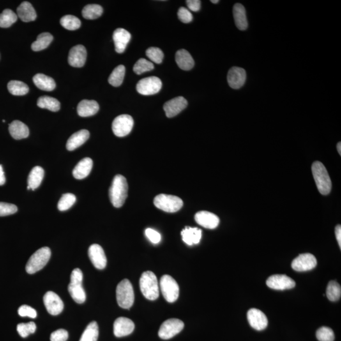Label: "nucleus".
I'll return each instance as SVG.
<instances>
[{
    "mask_svg": "<svg viewBox=\"0 0 341 341\" xmlns=\"http://www.w3.org/2000/svg\"><path fill=\"white\" fill-rule=\"evenodd\" d=\"M128 183L126 179L121 174L114 176L110 188L111 202L116 208L123 206L128 197Z\"/></svg>",
    "mask_w": 341,
    "mask_h": 341,
    "instance_id": "obj_1",
    "label": "nucleus"
},
{
    "mask_svg": "<svg viewBox=\"0 0 341 341\" xmlns=\"http://www.w3.org/2000/svg\"><path fill=\"white\" fill-rule=\"evenodd\" d=\"M312 170L319 192L323 195L329 194L332 189V181L325 166L319 161H316L312 165Z\"/></svg>",
    "mask_w": 341,
    "mask_h": 341,
    "instance_id": "obj_2",
    "label": "nucleus"
},
{
    "mask_svg": "<svg viewBox=\"0 0 341 341\" xmlns=\"http://www.w3.org/2000/svg\"><path fill=\"white\" fill-rule=\"evenodd\" d=\"M140 287L145 298L149 300H155L160 296L158 279L153 272L147 271L142 274Z\"/></svg>",
    "mask_w": 341,
    "mask_h": 341,
    "instance_id": "obj_3",
    "label": "nucleus"
},
{
    "mask_svg": "<svg viewBox=\"0 0 341 341\" xmlns=\"http://www.w3.org/2000/svg\"><path fill=\"white\" fill-rule=\"evenodd\" d=\"M83 274L79 269H75L71 274L70 283L68 289L71 298L76 303L82 304L86 299V294L82 287Z\"/></svg>",
    "mask_w": 341,
    "mask_h": 341,
    "instance_id": "obj_4",
    "label": "nucleus"
},
{
    "mask_svg": "<svg viewBox=\"0 0 341 341\" xmlns=\"http://www.w3.org/2000/svg\"><path fill=\"white\" fill-rule=\"evenodd\" d=\"M51 255V250L47 246L39 249L30 257L27 262L25 267L27 273L32 274L41 271L48 264Z\"/></svg>",
    "mask_w": 341,
    "mask_h": 341,
    "instance_id": "obj_5",
    "label": "nucleus"
},
{
    "mask_svg": "<svg viewBox=\"0 0 341 341\" xmlns=\"http://www.w3.org/2000/svg\"><path fill=\"white\" fill-rule=\"evenodd\" d=\"M134 291L130 281L128 280L121 281L116 287V299L118 305L124 309H129L134 303Z\"/></svg>",
    "mask_w": 341,
    "mask_h": 341,
    "instance_id": "obj_6",
    "label": "nucleus"
},
{
    "mask_svg": "<svg viewBox=\"0 0 341 341\" xmlns=\"http://www.w3.org/2000/svg\"><path fill=\"white\" fill-rule=\"evenodd\" d=\"M154 204L157 208L170 213L178 212L183 206V200L180 198L167 194L157 195L154 200Z\"/></svg>",
    "mask_w": 341,
    "mask_h": 341,
    "instance_id": "obj_7",
    "label": "nucleus"
},
{
    "mask_svg": "<svg viewBox=\"0 0 341 341\" xmlns=\"http://www.w3.org/2000/svg\"><path fill=\"white\" fill-rule=\"evenodd\" d=\"M160 287L164 298L168 302L173 303L178 298L179 285L171 276H163L161 279Z\"/></svg>",
    "mask_w": 341,
    "mask_h": 341,
    "instance_id": "obj_8",
    "label": "nucleus"
},
{
    "mask_svg": "<svg viewBox=\"0 0 341 341\" xmlns=\"http://www.w3.org/2000/svg\"><path fill=\"white\" fill-rule=\"evenodd\" d=\"M133 124H134V121H133V117L130 115H119L113 122V132L117 137H125L132 131Z\"/></svg>",
    "mask_w": 341,
    "mask_h": 341,
    "instance_id": "obj_9",
    "label": "nucleus"
},
{
    "mask_svg": "<svg viewBox=\"0 0 341 341\" xmlns=\"http://www.w3.org/2000/svg\"><path fill=\"white\" fill-rule=\"evenodd\" d=\"M136 88L138 93L142 95H154L161 91L162 82L160 78L156 77L144 78L137 83Z\"/></svg>",
    "mask_w": 341,
    "mask_h": 341,
    "instance_id": "obj_10",
    "label": "nucleus"
},
{
    "mask_svg": "<svg viewBox=\"0 0 341 341\" xmlns=\"http://www.w3.org/2000/svg\"><path fill=\"white\" fill-rule=\"evenodd\" d=\"M184 328V323L177 319H168L164 322L159 331V336L163 340H170L180 333Z\"/></svg>",
    "mask_w": 341,
    "mask_h": 341,
    "instance_id": "obj_11",
    "label": "nucleus"
},
{
    "mask_svg": "<svg viewBox=\"0 0 341 341\" xmlns=\"http://www.w3.org/2000/svg\"><path fill=\"white\" fill-rule=\"evenodd\" d=\"M317 264V260L314 255L311 253H303L293 260L291 267L294 271L305 272L312 270L316 267Z\"/></svg>",
    "mask_w": 341,
    "mask_h": 341,
    "instance_id": "obj_12",
    "label": "nucleus"
},
{
    "mask_svg": "<svg viewBox=\"0 0 341 341\" xmlns=\"http://www.w3.org/2000/svg\"><path fill=\"white\" fill-rule=\"evenodd\" d=\"M46 308L51 315H57L63 310L64 304L58 295L53 291H48L43 298Z\"/></svg>",
    "mask_w": 341,
    "mask_h": 341,
    "instance_id": "obj_13",
    "label": "nucleus"
},
{
    "mask_svg": "<svg viewBox=\"0 0 341 341\" xmlns=\"http://www.w3.org/2000/svg\"><path fill=\"white\" fill-rule=\"evenodd\" d=\"M267 286L276 290L290 289L294 287L296 283L291 278L285 275H274L267 280Z\"/></svg>",
    "mask_w": 341,
    "mask_h": 341,
    "instance_id": "obj_14",
    "label": "nucleus"
},
{
    "mask_svg": "<svg viewBox=\"0 0 341 341\" xmlns=\"http://www.w3.org/2000/svg\"><path fill=\"white\" fill-rule=\"evenodd\" d=\"M188 101L183 97L179 96L172 99L164 105V110L168 117H172L178 115L187 107Z\"/></svg>",
    "mask_w": 341,
    "mask_h": 341,
    "instance_id": "obj_15",
    "label": "nucleus"
},
{
    "mask_svg": "<svg viewBox=\"0 0 341 341\" xmlns=\"http://www.w3.org/2000/svg\"><path fill=\"white\" fill-rule=\"evenodd\" d=\"M87 59V50L84 46L77 45L73 47L68 55V61L70 65L75 68L84 66Z\"/></svg>",
    "mask_w": 341,
    "mask_h": 341,
    "instance_id": "obj_16",
    "label": "nucleus"
},
{
    "mask_svg": "<svg viewBox=\"0 0 341 341\" xmlns=\"http://www.w3.org/2000/svg\"><path fill=\"white\" fill-rule=\"evenodd\" d=\"M88 254L90 260L96 269L101 270L107 266V257L100 245L98 244L92 245L89 248Z\"/></svg>",
    "mask_w": 341,
    "mask_h": 341,
    "instance_id": "obj_17",
    "label": "nucleus"
},
{
    "mask_svg": "<svg viewBox=\"0 0 341 341\" xmlns=\"http://www.w3.org/2000/svg\"><path fill=\"white\" fill-rule=\"evenodd\" d=\"M249 324L257 331L264 330L268 326V319L262 311L252 308L247 313Z\"/></svg>",
    "mask_w": 341,
    "mask_h": 341,
    "instance_id": "obj_18",
    "label": "nucleus"
},
{
    "mask_svg": "<svg viewBox=\"0 0 341 341\" xmlns=\"http://www.w3.org/2000/svg\"><path fill=\"white\" fill-rule=\"evenodd\" d=\"M246 80V73L243 68L232 67L228 71L227 80L232 89H240L245 84Z\"/></svg>",
    "mask_w": 341,
    "mask_h": 341,
    "instance_id": "obj_19",
    "label": "nucleus"
},
{
    "mask_svg": "<svg viewBox=\"0 0 341 341\" xmlns=\"http://www.w3.org/2000/svg\"><path fill=\"white\" fill-rule=\"evenodd\" d=\"M134 323L128 318L119 317L114 321V336L117 338L130 335L134 331Z\"/></svg>",
    "mask_w": 341,
    "mask_h": 341,
    "instance_id": "obj_20",
    "label": "nucleus"
},
{
    "mask_svg": "<svg viewBox=\"0 0 341 341\" xmlns=\"http://www.w3.org/2000/svg\"><path fill=\"white\" fill-rule=\"evenodd\" d=\"M195 220L198 225L207 229H215L220 224L218 216L208 211L199 212L195 214Z\"/></svg>",
    "mask_w": 341,
    "mask_h": 341,
    "instance_id": "obj_21",
    "label": "nucleus"
},
{
    "mask_svg": "<svg viewBox=\"0 0 341 341\" xmlns=\"http://www.w3.org/2000/svg\"><path fill=\"white\" fill-rule=\"evenodd\" d=\"M113 38H114L115 51L117 54H123L128 43L130 42L131 34L125 29L118 28L115 30Z\"/></svg>",
    "mask_w": 341,
    "mask_h": 341,
    "instance_id": "obj_22",
    "label": "nucleus"
},
{
    "mask_svg": "<svg viewBox=\"0 0 341 341\" xmlns=\"http://www.w3.org/2000/svg\"><path fill=\"white\" fill-rule=\"evenodd\" d=\"M93 167V161L89 158L83 159L73 170V175L77 179H82L89 176Z\"/></svg>",
    "mask_w": 341,
    "mask_h": 341,
    "instance_id": "obj_23",
    "label": "nucleus"
},
{
    "mask_svg": "<svg viewBox=\"0 0 341 341\" xmlns=\"http://www.w3.org/2000/svg\"><path fill=\"white\" fill-rule=\"evenodd\" d=\"M89 132L87 130H81L73 133L66 142V149L70 151H74L84 144L89 139Z\"/></svg>",
    "mask_w": 341,
    "mask_h": 341,
    "instance_id": "obj_24",
    "label": "nucleus"
},
{
    "mask_svg": "<svg viewBox=\"0 0 341 341\" xmlns=\"http://www.w3.org/2000/svg\"><path fill=\"white\" fill-rule=\"evenodd\" d=\"M100 106L94 100H84L80 102L77 107V113L81 117L93 116L99 112Z\"/></svg>",
    "mask_w": 341,
    "mask_h": 341,
    "instance_id": "obj_25",
    "label": "nucleus"
},
{
    "mask_svg": "<svg viewBox=\"0 0 341 341\" xmlns=\"http://www.w3.org/2000/svg\"><path fill=\"white\" fill-rule=\"evenodd\" d=\"M9 132L15 140H20L28 137L29 130L26 124L22 121L15 120L9 124Z\"/></svg>",
    "mask_w": 341,
    "mask_h": 341,
    "instance_id": "obj_26",
    "label": "nucleus"
},
{
    "mask_svg": "<svg viewBox=\"0 0 341 341\" xmlns=\"http://www.w3.org/2000/svg\"><path fill=\"white\" fill-rule=\"evenodd\" d=\"M17 17L23 22H29L36 19V10L28 1L22 2L17 8Z\"/></svg>",
    "mask_w": 341,
    "mask_h": 341,
    "instance_id": "obj_27",
    "label": "nucleus"
},
{
    "mask_svg": "<svg viewBox=\"0 0 341 341\" xmlns=\"http://www.w3.org/2000/svg\"><path fill=\"white\" fill-rule=\"evenodd\" d=\"M182 239L189 246L199 244L202 238V230L197 227H186L181 232Z\"/></svg>",
    "mask_w": 341,
    "mask_h": 341,
    "instance_id": "obj_28",
    "label": "nucleus"
},
{
    "mask_svg": "<svg viewBox=\"0 0 341 341\" xmlns=\"http://www.w3.org/2000/svg\"><path fill=\"white\" fill-rule=\"evenodd\" d=\"M175 60L179 68L183 70H190L194 66L195 62L188 51L178 50L175 56Z\"/></svg>",
    "mask_w": 341,
    "mask_h": 341,
    "instance_id": "obj_29",
    "label": "nucleus"
},
{
    "mask_svg": "<svg viewBox=\"0 0 341 341\" xmlns=\"http://www.w3.org/2000/svg\"><path fill=\"white\" fill-rule=\"evenodd\" d=\"M233 16L235 24L240 31H245L248 28L247 18H246L245 7L241 4L236 3L233 7Z\"/></svg>",
    "mask_w": 341,
    "mask_h": 341,
    "instance_id": "obj_30",
    "label": "nucleus"
},
{
    "mask_svg": "<svg viewBox=\"0 0 341 341\" xmlns=\"http://www.w3.org/2000/svg\"><path fill=\"white\" fill-rule=\"evenodd\" d=\"M33 82L38 89L45 91H54L56 87V83L54 78L43 73H38L34 76Z\"/></svg>",
    "mask_w": 341,
    "mask_h": 341,
    "instance_id": "obj_31",
    "label": "nucleus"
},
{
    "mask_svg": "<svg viewBox=\"0 0 341 341\" xmlns=\"http://www.w3.org/2000/svg\"><path fill=\"white\" fill-rule=\"evenodd\" d=\"M45 170L40 167H36L30 172L28 177V186L31 190H36L42 183Z\"/></svg>",
    "mask_w": 341,
    "mask_h": 341,
    "instance_id": "obj_32",
    "label": "nucleus"
},
{
    "mask_svg": "<svg viewBox=\"0 0 341 341\" xmlns=\"http://www.w3.org/2000/svg\"><path fill=\"white\" fill-rule=\"evenodd\" d=\"M54 40V36L49 32H43L39 34L37 40L32 44L31 48L34 52H40L49 47Z\"/></svg>",
    "mask_w": 341,
    "mask_h": 341,
    "instance_id": "obj_33",
    "label": "nucleus"
},
{
    "mask_svg": "<svg viewBox=\"0 0 341 341\" xmlns=\"http://www.w3.org/2000/svg\"><path fill=\"white\" fill-rule=\"evenodd\" d=\"M38 107L43 109H47L52 112H58L60 109V103L58 100L50 96H42L38 100Z\"/></svg>",
    "mask_w": 341,
    "mask_h": 341,
    "instance_id": "obj_34",
    "label": "nucleus"
},
{
    "mask_svg": "<svg viewBox=\"0 0 341 341\" xmlns=\"http://www.w3.org/2000/svg\"><path fill=\"white\" fill-rule=\"evenodd\" d=\"M82 16L89 20L96 19L100 17L103 13L102 6L97 4H90L85 6L82 10Z\"/></svg>",
    "mask_w": 341,
    "mask_h": 341,
    "instance_id": "obj_35",
    "label": "nucleus"
},
{
    "mask_svg": "<svg viewBox=\"0 0 341 341\" xmlns=\"http://www.w3.org/2000/svg\"><path fill=\"white\" fill-rule=\"evenodd\" d=\"M7 87L8 91L13 96H24L29 91L28 85L18 80L9 82Z\"/></svg>",
    "mask_w": 341,
    "mask_h": 341,
    "instance_id": "obj_36",
    "label": "nucleus"
},
{
    "mask_svg": "<svg viewBox=\"0 0 341 341\" xmlns=\"http://www.w3.org/2000/svg\"><path fill=\"white\" fill-rule=\"evenodd\" d=\"M98 336V325L96 322H92L85 329L79 341H97Z\"/></svg>",
    "mask_w": 341,
    "mask_h": 341,
    "instance_id": "obj_37",
    "label": "nucleus"
},
{
    "mask_svg": "<svg viewBox=\"0 0 341 341\" xmlns=\"http://www.w3.org/2000/svg\"><path fill=\"white\" fill-rule=\"evenodd\" d=\"M124 75H125V67L124 65H119L112 71L108 78V82L114 87H119L123 82Z\"/></svg>",
    "mask_w": 341,
    "mask_h": 341,
    "instance_id": "obj_38",
    "label": "nucleus"
},
{
    "mask_svg": "<svg viewBox=\"0 0 341 341\" xmlns=\"http://www.w3.org/2000/svg\"><path fill=\"white\" fill-rule=\"evenodd\" d=\"M17 15L10 9H5L0 13V27L8 28L17 20Z\"/></svg>",
    "mask_w": 341,
    "mask_h": 341,
    "instance_id": "obj_39",
    "label": "nucleus"
},
{
    "mask_svg": "<svg viewBox=\"0 0 341 341\" xmlns=\"http://www.w3.org/2000/svg\"><path fill=\"white\" fill-rule=\"evenodd\" d=\"M326 295L327 298L331 301H337L341 296V285L336 281H332L327 285Z\"/></svg>",
    "mask_w": 341,
    "mask_h": 341,
    "instance_id": "obj_40",
    "label": "nucleus"
},
{
    "mask_svg": "<svg viewBox=\"0 0 341 341\" xmlns=\"http://www.w3.org/2000/svg\"><path fill=\"white\" fill-rule=\"evenodd\" d=\"M60 24L64 29L70 30V31H75L81 26V22L80 19L75 16L70 15H65L62 17Z\"/></svg>",
    "mask_w": 341,
    "mask_h": 341,
    "instance_id": "obj_41",
    "label": "nucleus"
},
{
    "mask_svg": "<svg viewBox=\"0 0 341 341\" xmlns=\"http://www.w3.org/2000/svg\"><path fill=\"white\" fill-rule=\"evenodd\" d=\"M76 202V197L72 193H65L62 195L57 204V209L60 211H65L73 206Z\"/></svg>",
    "mask_w": 341,
    "mask_h": 341,
    "instance_id": "obj_42",
    "label": "nucleus"
},
{
    "mask_svg": "<svg viewBox=\"0 0 341 341\" xmlns=\"http://www.w3.org/2000/svg\"><path fill=\"white\" fill-rule=\"evenodd\" d=\"M154 68V64L152 62L145 58H140L136 62L133 66V71L137 75H140L147 71L153 70Z\"/></svg>",
    "mask_w": 341,
    "mask_h": 341,
    "instance_id": "obj_43",
    "label": "nucleus"
},
{
    "mask_svg": "<svg viewBox=\"0 0 341 341\" xmlns=\"http://www.w3.org/2000/svg\"><path fill=\"white\" fill-rule=\"evenodd\" d=\"M17 330L19 335L22 338H25L29 336L31 334H34L36 330V325L34 322H31L29 323H20L18 324Z\"/></svg>",
    "mask_w": 341,
    "mask_h": 341,
    "instance_id": "obj_44",
    "label": "nucleus"
},
{
    "mask_svg": "<svg viewBox=\"0 0 341 341\" xmlns=\"http://www.w3.org/2000/svg\"><path fill=\"white\" fill-rule=\"evenodd\" d=\"M316 337L319 341H334L335 339L333 331L327 327H320L318 329Z\"/></svg>",
    "mask_w": 341,
    "mask_h": 341,
    "instance_id": "obj_45",
    "label": "nucleus"
},
{
    "mask_svg": "<svg viewBox=\"0 0 341 341\" xmlns=\"http://www.w3.org/2000/svg\"><path fill=\"white\" fill-rule=\"evenodd\" d=\"M146 55L154 63L160 64L163 62L164 54L163 51L160 48L156 47L148 48L146 51Z\"/></svg>",
    "mask_w": 341,
    "mask_h": 341,
    "instance_id": "obj_46",
    "label": "nucleus"
},
{
    "mask_svg": "<svg viewBox=\"0 0 341 341\" xmlns=\"http://www.w3.org/2000/svg\"><path fill=\"white\" fill-rule=\"evenodd\" d=\"M17 207L14 204L0 202V216H6L17 213Z\"/></svg>",
    "mask_w": 341,
    "mask_h": 341,
    "instance_id": "obj_47",
    "label": "nucleus"
},
{
    "mask_svg": "<svg viewBox=\"0 0 341 341\" xmlns=\"http://www.w3.org/2000/svg\"><path fill=\"white\" fill-rule=\"evenodd\" d=\"M18 315L20 317H28L32 319H35L37 317V312L33 308L28 305H22L20 306L18 310Z\"/></svg>",
    "mask_w": 341,
    "mask_h": 341,
    "instance_id": "obj_48",
    "label": "nucleus"
},
{
    "mask_svg": "<svg viewBox=\"0 0 341 341\" xmlns=\"http://www.w3.org/2000/svg\"><path fill=\"white\" fill-rule=\"evenodd\" d=\"M178 16L179 20L185 24H188L193 20L192 13L185 7L179 8L178 11Z\"/></svg>",
    "mask_w": 341,
    "mask_h": 341,
    "instance_id": "obj_49",
    "label": "nucleus"
},
{
    "mask_svg": "<svg viewBox=\"0 0 341 341\" xmlns=\"http://www.w3.org/2000/svg\"><path fill=\"white\" fill-rule=\"evenodd\" d=\"M68 338V332L64 329H58L51 334V341H66Z\"/></svg>",
    "mask_w": 341,
    "mask_h": 341,
    "instance_id": "obj_50",
    "label": "nucleus"
},
{
    "mask_svg": "<svg viewBox=\"0 0 341 341\" xmlns=\"http://www.w3.org/2000/svg\"><path fill=\"white\" fill-rule=\"evenodd\" d=\"M146 235L147 238L149 239L152 243L154 244H158L160 243L161 240V235L159 233L158 231L155 230L148 228L146 230Z\"/></svg>",
    "mask_w": 341,
    "mask_h": 341,
    "instance_id": "obj_51",
    "label": "nucleus"
},
{
    "mask_svg": "<svg viewBox=\"0 0 341 341\" xmlns=\"http://www.w3.org/2000/svg\"><path fill=\"white\" fill-rule=\"evenodd\" d=\"M187 6L190 10L193 11H199L201 6V1L199 0H187L186 1Z\"/></svg>",
    "mask_w": 341,
    "mask_h": 341,
    "instance_id": "obj_52",
    "label": "nucleus"
},
{
    "mask_svg": "<svg viewBox=\"0 0 341 341\" xmlns=\"http://www.w3.org/2000/svg\"><path fill=\"white\" fill-rule=\"evenodd\" d=\"M335 233L336 239H337L339 245H340V248H341V225H338L336 227Z\"/></svg>",
    "mask_w": 341,
    "mask_h": 341,
    "instance_id": "obj_53",
    "label": "nucleus"
},
{
    "mask_svg": "<svg viewBox=\"0 0 341 341\" xmlns=\"http://www.w3.org/2000/svg\"><path fill=\"white\" fill-rule=\"evenodd\" d=\"M6 182L5 176L3 171V167L0 165V186L3 185Z\"/></svg>",
    "mask_w": 341,
    "mask_h": 341,
    "instance_id": "obj_54",
    "label": "nucleus"
},
{
    "mask_svg": "<svg viewBox=\"0 0 341 341\" xmlns=\"http://www.w3.org/2000/svg\"><path fill=\"white\" fill-rule=\"evenodd\" d=\"M337 149H338V151L339 154H340L341 155V142L338 143V144L337 145Z\"/></svg>",
    "mask_w": 341,
    "mask_h": 341,
    "instance_id": "obj_55",
    "label": "nucleus"
},
{
    "mask_svg": "<svg viewBox=\"0 0 341 341\" xmlns=\"http://www.w3.org/2000/svg\"><path fill=\"white\" fill-rule=\"evenodd\" d=\"M211 2H212V3H215V4L219 3L218 0H212Z\"/></svg>",
    "mask_w": 341,
    "mask_h": 341,
    "instance_id": "obj_56",
    "label": "nucleus"
},
{
    "mask_svg": "<svg viewBox=\"0 0 341 341\" xmlns=\"http://www.w3.org/2000/svg\"><path fill=\"white\" fill-rule=\"evenodd\" d=\"M27 190H31V188L29 186H27Z\"/></svg>",
    "mask_w": 341,
    "mask_h": 341,
    "instance_id": "obj_57",
    "label": "nucleus"
}]
</instances>
